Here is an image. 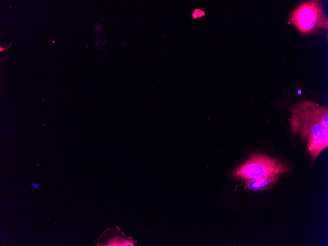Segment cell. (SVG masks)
I'll return each mask as SVG.
<instances>
[{
  "mask_svg": "<svg viewBox=\"0 0 328 246\" xmlns=\"http://www.w3.org/2000/svg\"><path fill=\"white\" fill-rule=\"evenodd\" d=\"M290 110L292 130L299 133L301 139L307 140V150L314 162L328 145L327 106L304 101Z\"/></svg>",
  "mask_w": 328,
  "mask_h": 246,
  "instance_id": "cell-1",
  "label": "cell"
},
{
  "mask_svg": "<svg viewBox=\"0 0 328 246\" xmlns=\"http://www.w3.org/2000/svg\"><path fill=\"white\" fill-rule=\"evenodd\" d=\"M288 170L287 167L275 158L254 153L240 165L232 173L234 178L242 180L278 175Z\"/></svg>",
  "mask_w": 328,
  "mask_h": 246,
  "instance_id": "cell-2",
  "label": "cell"
},
{
  "mask_svg": "<svg viewBox=\"0 0 328 246\" xmlns=\"http://www.w3.org/2000/svg\"><path fill=\"white\" fill-rule=\"evenodd\" d=\"M290 21L304 34L320 28H327V18L324 15L318 1H308L298 5L292 12Z\"/></svg>",
  "mask_w": 328,
  "mask_h": 246,
  "instance_id": "cell-3",
  "label": "cell"
},
{
  "mask_svg": "<svg viewBox=\"0 0 328 246\" xmlns=\"http://www.w3.org/2000/svg\"><path fill=\"white\" fill-rule=\"evenodd\" d=\"M103 234L108 237L104 246H136L137 243L132 237L126 236L118 226L112 230L108 228Z\"/></svg>",
  "mask_w": 328,
  "mask_h": 246,
  "instance_id": "cell-4",
  "label": "cell"
},
{
  "mask_svg": "<svg viewBox=\"0 0 328 246\" xmlns=\"http://www.w3.org/2000/svg\"><path fill=\"white\" fill-rule=\"evenodd\" d=\"M278 178V175H275L248 180L245 186L250 191L265 190L273 186L277 182Z\"/></svg>",
  "mask_w": 328,
  "mask_h": 246,
  "instance_id": "cell-5",
  "label": "cell"
},
{
  "mask_svg": "<svg viewBox=\"0 0 328 246\" xmlns=\"http://www.w3.org/2000/svg\"><path fill=\"white\" fill-rule=\"evenodd\" d=\"M30 185L31 186H32L34 188L35 190H37L40 187V184H39L36 183H34V182L31 183Z\"/></svg>",
  "mask_w": 328,
  "mask_h": 246,
  "instance_id": "cell-6",
  "label": "cell"
}]
</instances>
